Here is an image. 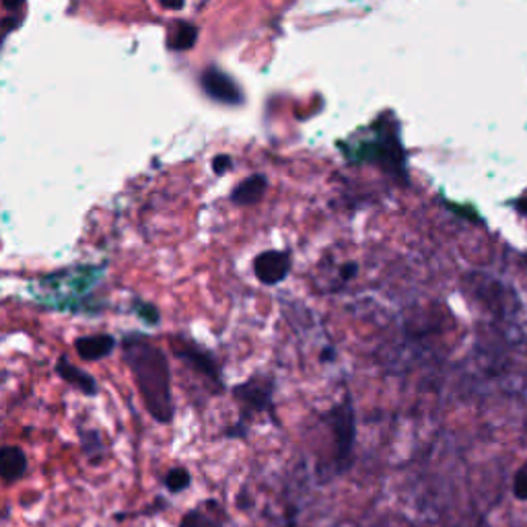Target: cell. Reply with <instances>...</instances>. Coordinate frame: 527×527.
<instances>
[{
  "instance_id": "obj_1",
  "label": "cell",
  "mask_w": 527,
  "mask_h": 527,
  "mask_svg": "<svg viewBox=\"0 0 527 527\" xmlns=\"http://www.w3.org/2000/svg\"><path fill=\"white\" fill-rule=\"evenodd\" d=\"M124 358L134 375L138 392L149 414L169 424L174 420V398H172V373L165 352L140 334L126 336Z\"/></svg>"
},
{
  "instance_id": "obj_2",
  "label": "cell",
  "mask_w": 527,
  "mask_h": 527,
  "mask_svg": "<svg viewBox=\"0 0 527 527\" xmlns=\"http://www.w3.org/2000/svg\"><path fill=\"white\" fill-rule=\"evenodd\" d=\"M319 420L328 426L332 441H334V466L336 471L342 474L352 466V451L356 443V416L351 394L344 400L336 402L332 408L321 412Z\"/></svg>"
},
{
  "instance_id": "obj_3",
  "label": "cell",
  "mask_w": 527,
  "mask_h": 527,
  "mask_svg": "<svg viewBox=\"0 0 527 527\" xmlns=\"http://www.w3.org/2000/svg\"><path fill=\"white\" fill-rule=\"evenodd\" d=\"M274 392H276L274 377L266 373L251 375L247 381L237 383L231 394L241 408V422H247L251 416H260V414H268L276 418Z\"/></svg>"
},
{
  "instance_id": "obj_4",
  "label": "cell",
  "mask_w": 527,
  "mask_h": 527,
  "mask_svg": "<svg viewBox=\"0 0 527 527\" xmlns=\"http://www.w3.org/2000/svg\"><path fill=\"white\" fill-rule=\"evenodd\" d=\"M253 274L264 287H278L293 270L291 249H264L253 258Z\"/></svg>"
},
{
  "instance_id": "obj_5",
  "label": "cell",
  "mask_w": 527,
  "mask_h": 527,
  "mask_svg": "<svg viewBox=\"0 0 527 527\" xmlns=\"http://www.w3.org/2000/svg\"><path fill=\"white\" fill-rule=\"evenodd\" d=\"M172 349L176 352L177 358H181L183 362H187L196 373L204 375L206 379H210L217 387V392H221L223 387V379H221V371L217 360L212 358L210 352L196 346L194 342H187L185 338H174L172 340Z\"/></svg>"
},
{
  "instance_id": "obj_6",
  "label": "cell",
  "mask_w": 527,
  "mask_h": 527,
  "mask_svg": "<svg viewBox=\"0 0 527 527\" xmlns=\"http://www.w3.org/2000/svg\"><path fill=\"white\" fill-rule=\"evenodd\" d=\"M202 89L217 101L227 103V106H237L241 103V91L233 83L231 76H227L225 72L217 70V68H206L202 72Z\"/></svg>"
},
{
  "instance_id": "obj_7",
  "label": "cell",
  "mask_w": 527,
  "mask_h": 527,
  "mask_svg": "<svg viewBox=\"0 0 527 527\" xmlns=\"http://www.w3.org/2000/svg\"><path fill=\"white\" fill-rule=\"evenodd\" d=\"M268 192V177L262 174L245 177L241 183H237L231 192V202L237 206H253L258 204Z\"/></svg>"
},
{
  "instance_id": "obj_8",
  "label": "cell",
  "mask_w": 527,
  "mask_h": 527,
  "mask_svg": "<svg viewBox=\"0 0 527 527\" xmlns=\"http://www.w3.org/2000/svg\"><path fill=\"white\" fill-rule=\"evenodd\" d=\"M179 527H227V524H225V513L219 507V503L206 501L202 507L187 511L181 517Z\"/></svg>"
},
{
  "instance_id": "obj_9",
  "label": "cell",
  "mask_w": 527,
  "mask_h": 527,
  "mask_svg": "<svg viewBox=\"0 0 527 527\" xmlns=\"http://www.w3.org/2000/svg\"><path fill=\"white\" fill-rule=\"evenodd\" d=\"M56 371H58V375L66 383L74 385L76 390H81L87 396H95L99 392L95 377L89 375V373H85V371H81L78 367H74L66 356H60L58 362H56Z\"/></svg>"
},
{
  "instance_id": "obj_10",
  "label": "cell",
  "mask_w": 527,
  "mask_h": 527,
  "mask_svg": "<svg viewBox=\"0 0 527 527\" xmlns=\"http://www.w3.org/2000/svg\"><path fill=\"white\" fill-rule=\"evenodd\" d=\"M74 349L78 352L81 358L85 360H99L106 358L110 352L116 349V338L101 334V336H85V338H76Z\"/></svg>"
},
{
  "instance_id": "obj_11",
  "label": "cell",
  "mask_w": 527,
  "mask_h": 527,
  "mask_svg": "<svg viewBox=\"0 0 527 527\" xmlns=\"http://www.w3.org/2000/svg\"><path fill=\"white\" fill-rule=\"evenodd\" d=\"M27 469V458L19 447H0V478L4 482L19 480Z\"/></svg>"
},
{
  "instance_id": "obj_12",
  "label": "cell",
  "mask_w": 527,
  "mask_h": 527,
  "mask_svg": "<svg viewBox=\"0 0 527 527\" xmlns=\"http://www.w3.org/2000/svg\"><path fill=\"white\" fill-rule=\"evenodd\" d=\"M196 40H198V29L194 25H190V23H181L177 27L176 37H174L172 46L176 50H190V48H194Z\"/></svg>"
},
{
  "instance_id": "obj_13",
  "label": "cell",
  "mask_w": 527,
  "mask_h": 527,
  "mask_svg": "<svg viewBox=\"0 0 527 527\" xmlns=\"http://www.w3.org/2000/svg\"><path fill=\"white\" fill-rule=\"evenodd\" d=\"M192 482V476L185 468H174L169 469V474L165 476V486L169 492H181L190 486Z\"/></svg>"
},
{
  "instance_id": "obj_14",
  "label": "cell",
  "mask_w": 527,
  "mask_h": 527,
  "mask_svg": "<svg viewBox=\"0 0 527 527\" xmlns=\"http://www.w3.org/2000/svg\"><path fill=\"white\" fill-rule=\"evenodd\" d=\"M513 496L517 501L527 503V462L521 468H517L513 476Z\"/></svg>"
},
{
  "instance_id": "obj_15",
  "label": "cell",
  "mask_w": 527,
  "mask_h": 527,
  "mask_svg": "<svg viewBox=\"0 0 527 527\" xmlns=\"http://www.w3.org/2000/svg\"><path fill=\"white\" fill-rule=\"evenodd\" d=\"M136 313L142 317V321L151 324V326H157L159 319H161V313L155 305L151 303H136Z\"/></svg>"
},
{
  "instance_id": "obj_16",
  "label": "cell",
  "mask_w": 527,
  "mask_h": 527,
  "mask_svg": "<svg viewBox=\"0 0 527 527\" xmlns=\"http://www.w3.org/2000/svg\"><path fill=\"white\" fill-rule=\"evenodd\" d=\"M83 447H85V453L87 455H93L99 447H101V439L97 433H85L83 435Z\"/></svg>"
},
{
  "instance_id": "obj_17",
  "label": "cell",
  "mask_w": 527,
  "mask_h": 527,
  "mask_svg": "<svg viewBox=\"0 0 527 527\" xmlns=\"http://www.w3.org/2000/svg\"><path fill=\"white\" fill-rule=\"evenodd\" d=\"M231 165H233V161H231L229 155H219V157H215V161H212V169H215V174H219V176L227 174V172L231 169Z\"/></svg>"
},
{
  "instance_id": "obj_18",
  "label": "cell",
  "mask_w": 527,
  "mask_h": 527,
  "mask_svg": "<svg viewBox=\"0 0 527 527\" xmlns=\"http://www.w3.org/2000/svg\"><path fill=\"white\" fill-rule=\"evenodd\" d=\"M356 274H358V264H356V262H344V264L340 266V278H342L344 283L352 281Z\"/></svg>"
},
{
  "instance_id": "obj_19",
  "label": "cell",
  "mask_w": 527,
  "mask_h": 527,
  "mask_svg": "<svg viewBox=\"0 0 527 527\" xmlns=\"http://www.w3.org/2000/svg\"><path fill=\"white\" fill-rule=\"evenodd\" d=\"M161 4L165 8H172V10H179L183 6V0H161Z\"/></svg>"
},
{
  "instance_id": "obj_20",
  "label": "cell",
  "mask_w": 527,
  "mask_h": 527,
  "mask_svg": "<svg viewBox=\"0 0 527 527\" xmlns=\"http://www.w3.org/2000/svg\"><path fill=\"white\" fill-rule=\"evenodd\" d=\"M515 208H517V212H519V215L527 217V196L526 198H519V200L515 202Z\"/></svg>"
},
{
  "instance_id": "obj_21",
  "label": "cell",
  "mask_w": 527,
  "mask_h": 527,
  "mask_svg": "<svg viewBox=\"0 0 527 527\" xmlns=\"http://www.w3.org/2000/svg\"><path fill=\"white\" fill-rule=\"evenodd\" d=\"M321 360H334V349L332 346L321 351Z\"/></svg>"
},
{
  "instance_id": "obj_22",
  "label": "cell",
  "mask_w": 527,
  "mask_h": 527,
  "mask_svg": "<svg viewBox=\"0 0 527 527\" xmlns=\"http://www.w3.org/2000/svg\"><path fill=\"white\" fill-rule=\"evenodd\" d=\"M2 4H4L6 8H10V10H12V8L21 6V4H23V0H2Z\"/></svg>"
},
{
  "instance_id": "obj_23",
  "label": "cell",
  "mask_w": 527,
  "mask_h": 527,
  "mask_svg": "<svg viewBox=\"0 0 527 527\" xmlns=\"http://www.w3.org/2000/svg\"><path fill=\"white\" fill-rule=\"evenodd\" d=\"M283 527H301V526H296V521H294L293 515H291V517L287 519V524H285V526H283Z\"/></svg>"
},
{
  "instance_id": "obj_24",
  "label": "cell",
  "mask_w": 527,
  "mask_h": 527,
  "mask_svg": "<svg viewBox=\"0 0 527 527\" xmlns=\"http://www.w3.org/2000/svg\"><path fill=\"white\" fill-rule=\"evenodd\" d=\"M524 264H526V266H527V251H526V253H524Z\"/></svg>"
}]
</instances>
